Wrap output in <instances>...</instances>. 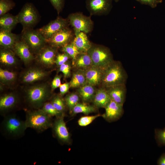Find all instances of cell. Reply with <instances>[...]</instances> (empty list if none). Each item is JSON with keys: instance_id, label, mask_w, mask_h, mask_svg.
Here are the masks:
<instances>
[{"instance_id": "1", "label": "cell", "mask_w": 165, "mask_h": 165, "mask_svg": "<svg viewBox=\"0 0 165 165\" xmlns=\"http://www.w3.org/2000/svg\"><path fill=\"white\" fill-rule=\"evenodd\" d=\"M128 78L127 72L122 63L114 60L103 69L101 85L106 88L126 84Z\"/></svg>"}, {"instance_id": "2", "label": "cell", "mask_w": 165, "mask_h": 165, "mask_svg": "<svg viewBox=\"0 0 165 165\" xmlns=\"http://www.w3.org/2000/svg\"><path fill=\"white\" fill-rule=\"evenodd\" d=\"M4 116L0 127L2 134L7 138L13 139L23 136L27 128L25 121L14 114H8Z\"/></svg>"}, {"instance_id": "3", "label": "cell", "mask_w": 165, "mask_h": 165, "mask_svg": "<svg viewBox=\"0 0 165 165\" xmlns=\"http://www.w3.org/2000/svg\"><path fill=\"white\" fill-rule=\"evenodd\" d=\"M52 118L40 108L26 111L25 121L27 128L40 133L52 127L53 122Z\"/></svg>"}, {"instance_id": "4", "label": "cell", "mask_w": 165, "mask_h": 165, "mask_svg": "<svg viewBox=\"0 0 165 165\" xmlns=\"http://www.w3.org/2000/svg\"><path fill=\"white\" fill-rule=\"evenodd\" d=\"M87 53L91 58L93 66L103 69L114 60L110 49L103 45L92 43Z\"/></svg>"}, {"instance_id": "5", "label": "cell", "mask_w": 165, "mask_h": 165, "mask_svg": "<svg viewBox=\"0 0 165 165\" xmlns=\"http://www.w3.org/2000/svg\"><path fill=\"white\" fill-rule=\"evenodd\" d=\"M50 94L48 87L42 84L32 86L26 91V99L30 106L36 109L41 108L49 99Z\"/></svg>"}, {"instance_id": "6", "label": "cell", "mask_w": 165, "mask_h": 165, "mask_svg": "<svg viewBox=\"0 0 165 165\" xmlns=\"http://www.w3.org/2000/svg\"><path fill=\"white\" fill-rule=\"evenodd\" d=\"M68 18L74 31H81L87 34L93 30L94 23L90 16L80 12H76L70 14Z\"/></svg>"}, {"instance_id": "7", "label": "cell", "mask_w": 165, "mask_h": 165, "mask_svg": "<svg viewBox=\"0 0 165 165\" xmlns=\"http://www.w3.org/2000/svg\"><path fill=\"white\" fill-rule=\"evenodd\" d=\"M37 11L31 3H27L23 6L17 15L19 23L23 25L24 30L31 28L37 23L38 15Z\"/></svg>"}, {"instance_id": "8", "label": "cell", "mask_w": 165, "mask_h": 165, "mask_svg": "<svg viewBox=\"0 0 165 165\" xmlns=\"http://www.w3.org/2000/svg\"><path fill=\"white\" fill-rule=\"evenodd\" d=\"M22 40L28 46L30 50L38 51L46 43V39L37 30L31 28L24 30Z\"/></svg>"}, {"instance_id": "9", "label": "cell", "mask_w": 165, "mask_h": 165, "mask_svg": "<svg viewBox=\"0 0 165 165\" xmlns=\"http://www.w3.org/2000/svg\"><path fill=\"white\" fill-rule=\"evenodd\" d=\"M65 115L56 118L52 127L53 134L61 143L70 144L71 143V135L64 120Z\"/></svg>"}, {"instance_id": "10", "label": "cell", "mask_w": 165, "mask_h": 165, "mask_svg": "<svg viewBox=\"0 0 165 165\" xmlns=\"http://www.w3.org/2000/svg\"><path fill=\"white\" fill-rule=\"evenodd\" d=\"M112 0H86L87 9L91 15H107L112 6Z\"/></svg>"}, {"instance_id": "11", "label": "cell", "mask_w": 165, "mask_h": 165, "mask_svg": "<svg viewBox=\"0 0 165 165\" xmlns=\"http://www.w3.org/2000/svg\"><path fill=\"white\" fill-rule=\"evenodd\" d=\"M74 35V31L67 27L56 33L46 41L50 46L57 48L62 47L71 42Z\"/></svg>"}, {"instance_id": "12", "label": "cell", "mask_w": 165, "mask_h": 165, "mask_svg": "<svg viewBox=\"0 0 165 165\" xmlns=\"http://www.w3.org/2000/svg\"><path fill=\"white\" fill-rule=\"evenodd\" d=\"M69 24L68 19L58 17L37 30L47 40L62 29L68 27Z\"/></svg>"}, {"instance_id": "13", "label": "cell", "mask_w": 165, "mask_h": 165, "mask_svg": "<svg viewBox=\"0 0 165 165\" xmlns=\"http://www.w3.org/2000/svg\"><path fill=\"white\" fill-rule=\"evenodd\" d=\"M123 105L111 100L105 108V112L102 117L107 121L111 122L119 119L123 115L124 110Z\"/></svg>"}, {"instance_id": "14", "label": "cell", "mask_w": 165, "mask_h": 165, "mask_svg": "<svg viewBox=\"0 0 165 165\" xmlns=\"http://www.w3.org/2000/svg\"><path fill=\"white\" fill-rule=\"evenodd\" d=\"M57 48L51 46H45L38 51L37 59L41 63L50 66L55 63L57 54Z\"/></svg>"}, {"instance_id": "15", "label": "cell", "mask_w": 165, "mask_h": 165, "mask_svg": "<svg viewBox=\"0 0 165 165\" xmlns=\"http://www.w3.org/2000/svg\"><path fill=\"white\" fill-rule=\"evenodd\" d=\"M19 102L18 97L13 93L6 94L0 98V113L3 116L8 114L9 112L14 108Z\"/></svg>"}, {"instance_id": "16", "label": "cell", "mask_w": 165, "mask_h": 165, "mask_svg": "<svg viewBox=\"0 0 165 165\" xmlns=\"http://www.w3.org/2000/svg\"><path fill=\"white\" fill-rule=\"evenodd\" d=\"M111 100L116 103L123 105L127 92L126 84H121L106 88Z\"/></svg>"}, {"instance_id": "17", "label": "cell", "mask_w": 165, "mask_h": 165, "mask_svg": "<svg viewBox=\"0 0 165 165\" xmlns=\"http://www.w3.org/2000/svg\"><path fill=\"white\" fill-rule=\"evenodd\" d=\"M74 31V37L71 42L80 53L87 52L91 47L92 43L89 39L86 34L81 31Z\"/></svg>"}, {"instance_id": "18", "label": "cell", "mask_w": 165, "mask_h": 165, "mask_svg": "<svg viewBox=\"0 0 165 165\" xmlns=\"http://www.w3.org/2000/svg\"><path fill=\"white\" fill-rule=\"evenodd\" d=\"M84 71L87 84L94 86L101 84L103 69L92 66Z\"/></svg>"}, {"instance_id": "19", "label": "cell", "mask_w": 165, "mask_h": 165, "mask_svg": "<svg viewBox=\"0 0 165 165\" xmlns=\"http://www.w3.org/2000/svg\"><path fill=\"white\" fill-rule=\"evenodd\" d=\"M15 53L25 63H28L34 57L28 45L22 40L17 41L13 48Z\"/></svg>"}, {"instance_id": "20", "label": "cell", "mask_w": 165, "mask_h": 165, "mask_svg": "<svg viewBox=\"0 0 165 165\" xmlns=\"http://www.w3.org/2000/svg\"><path fill=\"white\" fill-rule=\"evenodd\" d=\"M18 41V36L11 31L0 29V45L2 48L9 49L13 48Z\"/></svg>"}, {"instance_id": "21", "label": "cell", "mask_w": 165, "mask_h": 165, "mask_svg": "<svg viewBox=\"0 0 165 165\" xmlns=\"http://www.w3.org/2000/svg\"><path fill=\"white\" fill-rule=\"evenodd\" d=\"M111 100L106 89L102 87L96 90L92 102L97 108H105Z\"/></svg>"}, {"instance_id": "22", "label": "cell", "mask_w": 165, "mask_h": 165, "mask_svg": "<svg viewBox=\"0 0 165 165\" xmlns=\"http://www.w3.org/2000/svg\"><path fill=\"white\" fill-rule=\"evenodd\" d=\"M47 72L42 69L34 68L27 71L24 75L22 80L23 82L31 83L42 79L47 75Z\"/></svg>"}, {"instance_id": "23", "label": "cell", "mask_w": 165, "mask_h": 165, "mask_svg": "<svg viewBox=\"0 0 165 165\" xmlns=\"http://www.w3.org/2000/svg\"><path fill=\"white\" fill-rule=\"evenodd\" d=\"M96 91L95 86L86 84L79 88L77 93L83 102L88 103L92 102Z\"/></svg>"}, {"instance_id": "24", "label": "cell", "mask_w": 165, "mask_h": 165, "mask_svg": "<svg viewBox=\"0 0 165 165\" xmlns=\"http://www.w3.org/2000/svg\"><path fill=\"white\" fill-rule=\"evenodd\" d=\"M72 63L77 70H85L93 66L91 59L87 52L80 53Z\"/></svg>"}, {"instance_id": "25", "label": "cell", "mask_w": 165, "mask_h": 165, "mask_svg": "<svg viewBox=\"0 0 165 165\" xmlns=\"http://www.w3.org/2000/svg\"><path fill=\"white\" fill-rule=\"evenodd\" d=\"M18 23L17 15L13 16L9 14H6L0 16V27L1 29L11 31Z\"/></svg>"}, {"instance_id": "26", "label": "cell", "mask_w": 165, "mask_h": 165, "mask_svg": "<svg viewBox=\"0 0 165 165\" xmlns=\"http://www.w3.org/2000/svg\"><path fill=\"white\" fill-rule=\"evenodd\" d=\"M69 83L70 87L72 88H79L86 84L85 71L77 70L73 74Z\"/></svg>"}, {"instance_id": "27", "label": "cell", "mask_w": 165, "mask_h": 165, "mask_svg": "<svg viewBox=\"0 0 165 165\" xmlns=\"http://www.w3.org/2000/svg\"><path fill=\"white\" fill-rule=\"evenodd\" d=\"M96 110L97 108L94 105H90L84 102H79L73 108L70 113L72 116L78 113L87 115L96 112Z\"/></svg>"}, {"instance_id": "28", "label": "cell", "mask_w": 165, "mask_h": 165, "mask_svg": "<svg viewBox=\"0 0 165 165\" xmlns=\"http://www.w3.org/2000/svg\"><path fill=\"white\" fill-rule=\"evenodd\" d=\"M0 61L4 64L12 65L16 64V59L14 54L10 49L2 48L0 52Z\"/></svg>"}, {"instance_id": "29", "label": "cell", "mask_w": 165, "mask_h": 165, "mask_svg": "<svg viewBox=\"0 0 165 165\" xmlns=\"http://www.w3.org/2000/svg\"><path fill=\"white\" fill-rule=\"evenodd\" d=\"M80 98V97L78 93H72L65 96L64 101L70 113L73 108L79 103Z\"/></svg>"}, {"instance_id": "30", "label": "cell", "mask_w": 165, "mask_h": 165, "mask_svg": "<svg viewBox=\"0 0 165 165\" xmlns=\"http://www.w3.org/2000/svg\"><path fill=\"white\" fill-rule=\"evenodd\" d=\"M45 113L52 117L55 116L56 118L65 115L58 111L54 106L51 102H46L40 108Z\"/></svg>"}, {"instance_id": "31", "label": "cell", "mask_w": 165, "mask_h": 165, "mask_svg": "<svg viewBox=\"0 0 165 165\" xmlns=\"http://www.w3.org/2000/svg\"><path fill=\"white\" fill-rule=\"evenodd\" d=\"M16 76L15 72L1 68L0 69V81L3 84L13 82L16 79Z\"/></svg>"}, {"instance_id": "32", "label": "cell", "mask_w": 165, "mask_h": 165, "mask_svg": "<svg viewBox=\"0 0 165 165\" xmlns=\"http://www.w3.org/2000/svg\"><path fill=\"white\" fill-rule=\"evenodd\" d=\"M61 50L63 52L67 53L72 59V63L80 53L72 42L62 47Z\"/></svg>"}, {"instance_id": "33", "label": "cell", "mask_w": 165, "mask_h": 165, "mask_svg": "<svg viewBox=\"0 0 165 165\" xmlns=\"http://www.w3.org/2000/svg\"><path fill=\"white\" fill-rule=\"evenodd\" d=\"M50 102L58 111L64 114L66 105L64 100H63L60 96L57 95L54 96Z\"/></svg>"}, {"instance_id": "34", "label": "cell", "mask_w": 165, "mask_h": 165, "mask_svg": "<svg viewBox=\"0 0 165 165\" xmlns=\"http://www.w3.org/2000/svg\"><path fill=\"white\" fill-rule=\"evenodd\" d=\"M15 6L12 0H0V16L6 14Z\"/></svg>"}, {"instance_id": "35", "label": "cell", "mask_w": 165, "mask_h": 165, "mask_svg": "<svg viewBox=\"0 0 165 165\" xmlns=\"http://www.w3.org/2000/svg\"><path fill=\"white\" fill-rule=\"evenodd\" d=\"M101 116L99 114L94 116H85L81 117L78 121V125L81 127H86L90 124L98 117Z\"/></svg>"}, {"instance_id": "36", "label": "cell", "mask_w": 165, "mask_h": 165, "mask_svg": "<svg viewBox=\"0 0 165 165\" xmlns=\"http://www.w3.org/2000/svg\"><path fill=\"white\" fill-rule=\"evenodd\" d=\"M155 138L159 146H165V127L155 130Z\"/></svg>"}, {"instance_id": "37", "label": "cell", "mask_w": 165, "mask_h": 165, "mask_svg": "<svg viewBox=\"0 0 165 165\" xmlns=\"http://www.w3.org/2000/svg\"><path fill=\"white\" fill-rule=\"evenodd\" d=\"M71 58L66 53H62L59 54L57 55L55 63L56 65L60 67L62 64L67 62Z\"/></svg>"}, {"instance_id": "38", "label": "cell", "mask_w": 165, "mask_h": 165, "mask_svg": "<svg viewBox=\"0 0 165 165\" xmlns=\"http://www.w3.org/2000/svg\"><path fill=\"white\" fill-rule=\"evenodd\" d=\"M71 69L70 63L67 62L59 67V70L63 73L65 78H68L71 75Z\"/></svg>"}, {"instance_id": "39", "label": "cell", "mask_w": 165, "mask_h": 165, "mask_svg": "<svg viewBox=\"0 0 165 165\" xmlns=\"http://www.w3.org/2000/svg\"><path fill=\"white\" fill-rule=\"evenodd\" d=\"M51 4L57 11L58 14L63 8L65 0H49Z\"/></svg>"}, {"instance_id": "40", "label": "cell", "mask_w": 165, "mask_h": 165, "mask_svg": "<svg viewBox=\"0 0 165 165\" xmlns=\"http://www.w3.org/2000/svg\"><path fill=\"white\" fill-rule=\"evenodd\" d=\"M141 4L148 5L152 8H156L157 5L162 2V0H136Z\"/></svg>"}, {"instance_id": "41", "label": "cell", "mask_w": 165, "mask_h": 165, "mask_svg": "<svg viewBox=\"0 0 165 165\" xmlns=\"http://www.w3.org/2000/svg\"><path fill=\"white\" fill-rule=\"evenodd\" d=\"M61 77L60 75H56L51 82V88L52 91L56 88L59 87L61 85Z\"/></svg>"}, {"instance_id": "42", "label": "cell", "mask_w": 165, "mask_h": 165, "mask_svg": "<svg viewBox=\"0 0 165 165\" xmlns=\"http://www.w3.org/2000/svg\"><path fill=\"white\" fill-rule=\"evenodd\" d=\"M70 87L69 83L65 82L61 84L59 87L60 95L63 96L66 94L68 92Z\"/></svg>"}, {"instance_id": "43", "label": "cell", "mask_w": 165, "mask_h": 165, "mask_svg": "<svg viewBox=\"0 0 165 165\" xmlns=\"http://www.w3.org/2000/svg\"><path fill=\"white\" fill-rule=\"evenodd\" d=\"M157 164L159 165H165V153L162 154L159 159Z\"/></svg>"}, {"instance_id": "44", "label": "cell", "mask_w": 165, "mask_h": 165, "mask_svg": "<svg viewBox=\"0 0 165 165\" xmlns=\"http://www.w3.org/2000/svg\"><path fill=\"white\" fill-rule=\"evenodd\" d=\"M114 0L116 2H117L118 1H119V0Z\"/></svg>"}]
</instances>
